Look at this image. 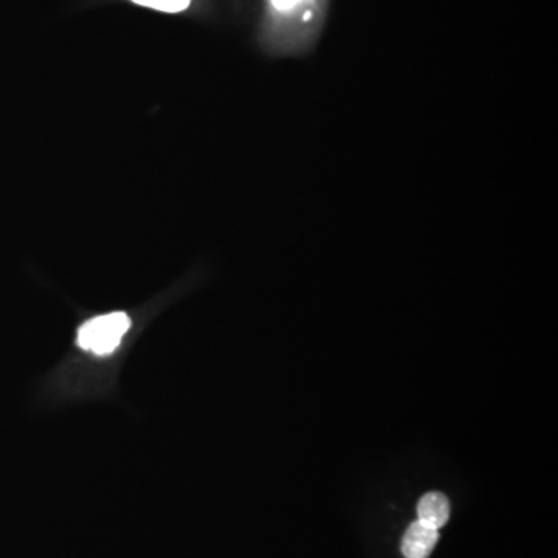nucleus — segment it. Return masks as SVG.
<instances>
[{
  "label": "nucleus",
  "mask_w": 558,
  "mask_h": 558,
  "mask_svg": "<svg viewBox=\"0 0 558 558\" xmlns=\"http://www.w3.org/2000/svg\"><path fill=\"white\" fill-rule=\"evenodd\" d=\"M132 2L148 9L165 11V13H179L189 9L191 0H132Z\"/></svg>",
  "instance_id": "obj_4"
},
{
  "label": "nucleus",
  "mask_w": 558,
  "mask_h": 558,
  "mask_svg": "<svg viewBox=\"0 0 558 558\" xmlns=\"http://www.w3.org/2000/svg\"><path fill=\"white\" fill-rule=\"evenodd\" d=\"M304 0H271L275 9L278 11H289L299 7L300 3H303Z\"/></svg>",
  "instance_id": "obj_5"
},
{
  "label": "nucleus",
  "mask_w": 558,
  "mask_h": 558,
  "mask_svg": "<svg viewBox=\"0 0 558 558\" xmlns=\"http://www.w3.org/2000/svg\"><path fill=\"white\" fill-rule=\"evenodd\" d=\"M418 521L429 527L439 529L446 526L450 519V502L446 495L439 492H429L424 495L417 505Z\"/></svg>",
  "instance_id": "obj_3"
},
{
  "label": "nucleus",
  "mask_w": 558,
  "mask_h": 558,
  "mask_svg": "<svg viewBox=\"0 0 558 558\" xmlns=\"http://www.w3.org/2000/svg\"><path fill=\"white\" fill-rule=\"evenodd\" d=\"M439 542V531L422 521H414L402 538V554L405 558H428Z\"/></svg>",
  "instance_id": "obj_2"
},
{
  "label": "nucleus",
  "mask_w": 558,
  "mask_h": 558,
  "mask_svg": "<svg viewBox=\"0 0 558 558\" xmlns=\"http://www.w3.org/2000/svg\"><path fill=\"white\" fill-rule=\"evenodd\" d=\"M131 328V319L124 312L102 315L81 326L78 344L84 351L106 355L119 348L124 333Z\"/></svg>",
  "instance_id": "obj_1"
}]
</instances>
